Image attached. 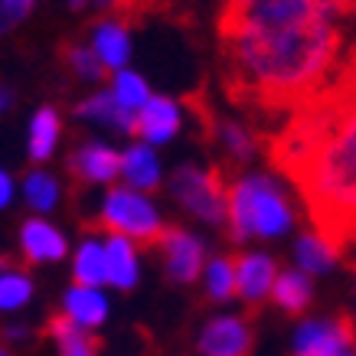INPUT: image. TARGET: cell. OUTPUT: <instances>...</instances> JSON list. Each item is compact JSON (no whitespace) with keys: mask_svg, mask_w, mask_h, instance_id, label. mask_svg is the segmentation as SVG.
<instances>
[{"mask_svg":"<svg viewBox=\"0 0 356 356\" xmlns=\"http://www.w3.org/2000/svg\"><path fill=\"white\" fill-rule=\"evenodd\" d=\"M216 33L226 95L265 118L330 86L346 43L337 0H222Z\"/></svg>","mask_w":356,"mask_h":356,"instance_id":"1","label":"cell"},{"mask_svg":"<svg viewBox=\"0 0 356 356\" xmlns=\"http://www.w3.org/2000/svg\"><path fill=\"white\" fill-rule=\"evenodd\" d=\"M265 154L301 193L314 236L337 255L356 245V46L330 86L265 138Z\"/></svg>","mask_w":356,"mask_h":356,"instance_id":"2","label":"cell"},{"mask_svg":"<svg viewBox=\"0 0 356 356\" xmlns=\"http://www.w3.org/2000/svg\"><path fill=\"white\" fill-rule=\"evenodd\" d=\"M229 236L236 242H245L252 236L275 238L284 236L294 222V209L288 196L271 177L261 173H242L229 184Z\"/></svg>","mask_w":356,"mask_h":356,"instance_id":"3","label":"cell"},{"mask_svg":"<svg viewBox=\"0 0 356 356\" xmlns=\"http://www.w3.org/2000/svg\"><path fill=\"white\" fill-rule=\"evenodd\" d=\"M98 229H105L111 236H121V238H134L138 245H161L163 238V222L157 216V209H154L147 200L128 186H115L108 196H105V206H102V213L95 219Z\"/></svg>","mask_w":356,"mask_h":356,"instance_id":"4","label":"cell"},{"mask_svg":"<svg viewBox=\"0 0 356 356\" xmlns=\"http://www.w3.org/2000/svg\"><path fill=\"white\" fill-rule=\"evenodd\" d=\"M170 193L177 196V203L184 209H190L196 219H203L209 226L229 222V180L219 167H213V170H200L196 163L177 167L170 180Z\"/></svg>","mask_w":356,"mask_h":356,"instance_id":"5","label":"cell"},{"mask_svg":"<svg viewBox=\"0 0 356 356\" xmlns=\"http://www.w3.org/2000/svg\"><path fill=\"white\" fill-rule=\"evenodd\" d=\"M255 337L245 317H213L200 334L203 356H252Z\"/></svg>","mask_w":356,"mask_h":356,"instance_id":"6","label":"cell"},{"mask_svg":"<svg viewBox=\"0 0 356 356\" xmlns=\"http://www.w3.org/2000/svg\"><path fill=\"white\" fill-rule=\"evenodd\" d=\"M161 252H163V265H167V275L180 284H190V281L200 275V265H203V242L196 236H190L186 229L173 226L163 232L161 238Z\"/></svg>","mask_w":356,"mask_h":356,"instance_id":"7","label":"cell"},{"mask_svg":"<svg viewBox=\"0 0 356 356\" xmlns=\"http://www.w3.org/2000/svg\"><path fill=\"white\" fill-rule=\"evenodd\" d=\"M278 265L268 255H236V294L245 298V304H261L275 291Z\"/></svg>","mask_w":356,"mask_h":356,"instance_id":"8","label":"cell"},{"mask_svg":"<svg viewBox=\"0 0 356 356\" xmlns=\"http://www.w3.org/2000/svg\"><path fill=\"white\" fill-rule=\"evenodd\" d=\"M180 128V111L173 105L170 98H151L144 108L134 115V134L147 140V144H163L170 140Z\"/></svg>","mask_w":356,"mask_h":356,"instance_id":"9","label":"cell"},{"mask_svg":"<svg viewBox=\"0 0 356 356\" xmlns=\"http://www.w3.org/2000/svg\"><path fill=\"white\" fill-rule=\"evenodd\" d=\"M69 170H72V177H79V180L105 184L111 177H118L121 157H118V151H111L105 144H86L79 154L69 157Z\"/></svg>","mask_w":356,"mask_h":356,"instance_id":"10","label":"cell"},{"mask_svg":"<svg viewBox=\"0 0 356 356\" xmlns=\"http://www.w3.org/2000/svg\"><path fill=\"white\" fill-rule=\"evenodd\" d=\"M23 259L26 261H59L65 255V238L43 219H26L20 232Z\"/></svg>","mask_w":356,"mask_h":356,"instance_id":"11","label":"cell"},{"mask_svg":"<svg viewBox=\"0 0 356 356\" xmlns=\"http://www.w3.org/2000/svg\"><path fill=\"white\" fill-rule=\"evenodd\" d=\"M121 173L128 180V190H147L154 193L161 186V163L154 157V151L147 147H131L124 157H121Z\"/></svg>","mask_w":356,"mask_h":356,"instance_id":"12","label":"cell"},{"mask_svg":"<svg viewBox=\"0 0 356 356\" xmlns=\"http://www.w3.org/2000/svg\"><path fill=\"white\" fill-rule=\"evenodd\" d=\"M49 337L59 343L63 356H98V340L92 334H86L69 314L49 317Z\"/></svg>","mask_w":356,"mask_h":356,"instance_id":"13","label":"cell"},{"mask_svg":"<svg viewBox=\"0 0 356 356\" xmlns=\"http://www.w3.org/2000/svg\"><path fill=\"white\" fill-rule=\"evenodd\" d=\"M76 115L79 118H95V121H102V124H108V128L134 134V115L115 98V92H102V95H95V98H86L82 105H76Z\"/></svg>","mask_w":356,"mask_h":356,"instance_id":"14","label":"cell"},{"mask_svg":"<svg viewBox=\"0 0 356 356\" xmlns=\"http://www.w3.org/2000/svg\"><path fill=\"white\" fill-rule=\"evenodd\" d=\"M105 259H108V281L121 291L134 288L138 281V259H134V245L128 238L111 236L108 245H105Z\"/></svg>","mask_w":356,"mask_h":356,"instance_id":"15","label":"cell"},{"mask_svg":"<svg viewBox=\"0 0 356 356\" xmlns=\"http://www.w3.org/2000/svg\"><path fill=\"white\" fill-rule=\"evenodd\" d=\"M65 314L79 327H98L105 321V314H108V301L95 288H72L65 294Z\"/></svg>","mask_w":356,"mask_h":356,"instance_id":"16","label":"cell"},{"mask_svg":"<svg viewBox=\"0 0 356 356\" xmlns=\"http://www.w3.org/2000/svg\"><path fill=\"white\" fill-rule=\"evenodd\" d=\"M95 53L102 59V65H108V69H121V65L128 63V33H124V23L118 20H105L98 26L95 33Z\"/></svg>","mask_w":356,"mask_h":356,"instance_id":"17","label":"cell"},{"mask_svg":"<svg viewBox=\"0 0 356 356\" xmlns=\"http://www.w3.org/2000/svg\"><path fill=\"white\" fill-rule=\"evenodd\" d=\"M271 294L284 314H304V307L311 304V281L301 271H281Z\"/></svg>","mask_w":356,"mask_h":356,"instance_id":"18","label":"cell"},{"mask_svg":"<svg viewBox=\"0 0 356 356\" xmlns=\"http://www.w3.org/2000/svg\"><path fill=\"white\" fill-rule=\"evenodd\" d=\"M76 281L79 288H95V291L102 281H108V259L98 242H82L76 255Z\"/></svg>","mask_w":356,"mask_h":356,"instance_id":"19","label":"cell"},{"mask_svg":"<svg viewBox=\"0 0 356 356\" xmlns=\"http://www.w3.org/2000/svg\"><path fill=\"white\" fill-rule=\"evenodd\" d=\"M56 140H59V115L53 108H40L30 124V157L46 161L53 154Z\"/></svg>","mask_w":356,"mask_h":356,"instance_id":"20","label":"cell"},{"mask_svg":"<svg viewBox=\"0 0 356 356\" xmlns=\"http://www.w3.org/2000/svg\"><path fill=\"white\" fill-rule=\"evenodd\" d=\"M298 265H301L304 271H311V275H324V271H330V265L337 261V252L330 245H327L321 236H301L298 238Z\"/></svg>","mask_w":356,"mask_h":356,"instance_id":"21","label":"cell"},{"mask_svg":"<svg viewBox=\"0 0 356 356\" xmlns=\"http://www.w3.org/2000/svg\"><path fill=\"white\" fill-rule=\"evenodd\" d=\"M206 291L213 301H229L236 294V259H216L206 271Z\"/></svg>","mask_w":356,"mask_h":356,"instance_id":"22","label":"cell"},{"mask_svg":"<svg viewBox=\"0 0 356 356\" xmlns=\"http://www.w3.org/2000/svg\"><path fill=\"white\" fill-rule=\"evenodd\" d=\"M115 98H118L131 115H138V111L151 102V92H147V82L140 76H134V72H118V76H115Z\"/></svg>","mask_w":356,"mask_h":356,"instance_id":"23","label":"cell"},{"mask_svg":"<svg viewBox=\"0 0 356 356\" xmlns=\"http://www.w3.org/2000/svg\"><path fill=\"white\" fill-rule=\"evenodd\" d=\"M23 193L30 200V206L36 209H53L56 206V196H59V186L49 173H30L26 177V186H23Z\"/></svg>","mask_w":356,"mask_h":356,"instance_id":"24","label":"cell"},{"mask_svg":"<svg viewBox=\"0 0 356 356\" xmlns=\"http://www.w3.org/2000/svg\"><path fill=\"white\" fill-rule=\"evenodd\" d=\"M33 284L26 275H0V311H13L30 301Z\"/></svg>","mask_w":356,"mask_h":356,"instance_id":"25","label":"cell"},{"mask_svg":"<svg viewBox=\"0 0 356 356\" xmlns=\"http://www.w3.org/2000/svg\"><path fill=\"white\" fill-rule=\"evenodd\" d=\"M69 63H72V69H76L82 79H105L108 72H105V65H102V59H98L95 49H86V46H72L69 49Z\"/></svg>","mask_w":356,"mask_h":356,"instance_id":"26","label":"cell"},{"mask_svg":"<svg viewBox=\"0 0 356 356\" xmlns=\"http://www.w3.org/2000/svg\"><path fill=\"white\" fill-rule=\"evenodd\" d=\"M30 10V0H0V30H7Z\"/></svg>","mask_w":356,"mask_h":356,"instance_id":"27","label":"cell"},{"mask_svg":"<svg viewBox=\"0 0 356 356\" xmlns=\"http://www.w3.org/2000/svg\"><path fill=\"white\" fill-rule=\"evenodd\" d=\"M10 196H13V184H10V177H7V173H0V206H7V203H10Z\"/></svg>","mask_w":356,"mask_h":356,"instance_id":"28","label":"cell"},{"mask_svg":"<svg viewBox=\"0 0 356 356\" xmlns=\"http://www.w3.org/2000/svg\"><path fill=\"white\" fill-rule=\"evenodd\" d=\"M337 7L343 17H356V0H337Z\"/></svg>","mask_w":356,"mask_h":356,"instance_id":"29","label":"cell"},{"mask_svg":"<svg viewBox=\"0 0 356 356\" xmlns=\"http://www.w3.org/2000/svg\"><path fill=\"white\" fill-rule=\"evenodd\" d=\"M7 105H10V92H7V88H0V111L7 108Z\"/></svg>","mask_w":356,"mask_h":356,"instance_id":"30","label":"cell"},{"mask_svg":"<svg viewBox=\"0 0 356 356\" xmlns=\"http://www.w3.org/2000/svg\"><path fill=\"white\" fill-rule=\"evenodd\" d=\"M102 3H115V0H102Z\"/></svg>","mask_w":356,"mask_h":356,"instance_id":"31","label":"cell"},{"mask_svg":"<svg viewBox=\"0 0 356 356\" xmlns=\"http://www.w3.org/2000/svg\"><path fill=\"white\" fill-rule=\"evenodd\" d=\"M343 356H356V353H343Z\"/></svg>","mask_w":356,"mask_h":356,"instance_id":"32","label":"cell"},{"mask_svg":"<svg viewBox=\"0 0 356 356\" xmlns=\"http://www.w3.org/2000/svg\"><path fill=\"white\" fill-rule=\"evenodd\" d=\"M0 356H7V353H3V350H0Z\"/></svg>","mask_w":356,"mask_h":356,"instance_id":"33","label":"cell"},{"mask_svg":"<svg viewBox=\"0 0 356 356\" xmlns=\"http://www.w3.org/2000/svg\"><path fill=\"white\" fill-rule=\"evenodd\" d=\"M353 275H356V265H353Z\"/></svg>","mask_w":356,"mask_h":356,"instance_id":"34","label":"cell"}]
</instances>
